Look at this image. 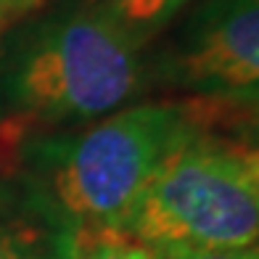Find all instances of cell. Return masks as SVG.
Instances as JSON below:
<instances>
[{"instance_id": "6da1fadb", "label": "cell", "mask_w": 259, "mask_h": 259, "mask_svg": "<svg viewBox=\"0 0 259 259\" xmlns=\"http://www.w3.org/2000/svg\"><path fill=\"white\" fill-rule=\"evenodd\" d=\"M146 82L143 51L101 0H66L0 53V122L11 143L29 127H82L130 106Z\"/></svg>"}, {"instance_id": "7a4b0ae2", "label": "cell", "mask_w": 259, "mask_h": 259, "mask_svg": "<svg viewBox=\"0 0 259 259\" xmlns=\"http://www.w3.org/2000/svg\"><path fill=\"white\" fill-rule=\"evenodd\" d=\"M191 122L183 103H135L82 127L34 133L16 175L66 230H124Z\"/></svg>"}, {"instance_id": "3957f363", "label": "cell", "mask_w": 259, "mask_h": 259, "mask_svg": "<svg viewBox=\"0 0 259 259\" xmlns=\"http://www.w3.org/2000/svg\"><path fill=\"white\" fill-rule=\"evenodd\" d=\"M159 259L259 243V143L193 116L146 185L124 230Z\"/></svg>"}, {"instance_id": "277c9868", "label": "cell", "mask_w": 259, "mask_h": 259, "mask_svg": "<svg viewBox=\"0 0 259 259\" xmlns=\"http://www.w3.org/2000/svg\"><path fill=\"white\" fill-rule=\"evenodd\" d=\"M146 72L209 106H259V0H201Z\"/></svg>"}, {"instance_id": "5b68a950", "label": "cell", "mask_w": 259, "mask_h": 259, "mask_svg": "<svg viewBox=\"0 0 259 259\" xmlns=\"http://www.w3.org/2000/svg\"><path fill=\"white\" fill-rule=\"evenodd\" d=\"M72 238L19 175L0 180V259H69Z\"/></svg>"}, {"instance_id": "8992f818", "label": "cell", "mask_w": 259, "mask_h": 259, "mask_svg": "<svg viewBox=\"0 0 259 259\" xmlns=\"http://www.w3.org/2000/svg\"><path fill=\"white\" fill-rule=\"evenodd\" d=\"M109 16L140 51L167 29L193 0H101Z\"/></svg>"}, {"instance_id": "52a82bcc", "label": "cell", "mask_w": 259, "mask_h": 259, "mask_svg": "<svg viewBox=\"0 0 259 259\" xmlns=\"http://www.w3.org/2000/svg\"><path fill=\"white\" fill-rule=\"evenodd\" d=\"M69 259H154V256L122 230H82L74 233Z\"/></svg>"}, {"instance_id": "ba28073f", "label": "cell", "mask_w": 259, "mask_h": 259, "mask_svg": "<svg viewBox=\"0 0 259 259\" xmlns=\"http://www.w3.org/2000/svg\"><path fill=\"white\" fill-rule=\"evenodd\" d=\"M159 259H259V243L246 249H209V251H183Z\"/></svg>"}, {"instance_id": "9c48e42d", "label": "cell", "mask_w": 259, "mask_h": 259, "mask_svg": "<svg viewBox=\"0 0 259 259\" xmlns=\"http://www.w3.org/2000/svg\"><path fill=\"white\" fill-rule=\"evenodd\" d=\"M42 0H0V32L14 27L21 16L34 11Z\"/></svg>"}]
</instances>
